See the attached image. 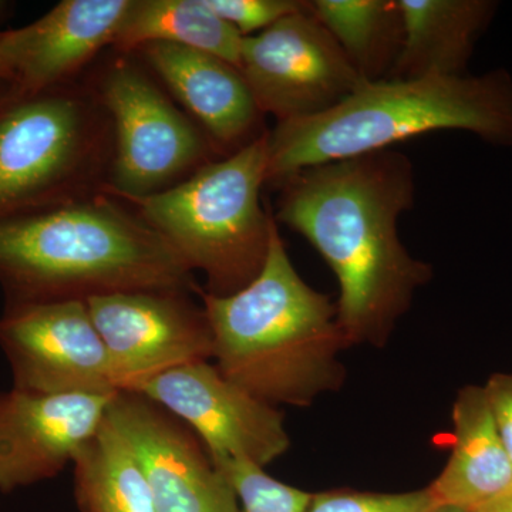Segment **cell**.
Instances as JSON below:
<instances>
[{"label": "cell", "instance_id": "obj_1", "mask_svg": "<svg viewBox=\"0 0 512 512\" xmlns=\"http://www.w3.org/2000/svg\"><path fill=\"white\" fill-rule=\"evenodd\" d=\"M278 188L276 220L311 242L338 279L349 346H383L433 276L399 237L416 194L412 160L389 148L313 165Z\"/></svg>", "mask_w": 512, "mask_h": 512}, {"label": "cell", "instance_id": "obj_2", "mask_svg": "<svg viewBox=\"0 0 512 512\" xmlns=\"http://www.w3.org/2000/svg\"><path fill=\"white\" fill-rule=\"evenodd\" d=\"M0 284L9 303L201 289L180 255L106 192L0 217Z\"/></svg>", "mask_w": 512, "mask_h": 512}, {"label": "cell", "instance_id": "obj_3", "mask_svg": "<svg viewBox=\"0 0 512 512\" xmlns=\"http://www.w3.org/2000/svg\"><path fill=\"white\" fill-rule=\"evenodd\" d=\"M214 342L215 366L271 406L309 407L345 382L349 348L338 306L303 281L278 224L261 274L241 291H198Z\"/></svg>", "mask_w": 512, "mask_h": 512}, {"label": "cell", "instance_id": "obj_4", "mask_svg": "<svg viewBox=\"0 0 512 512\" xmlns=\"http://www.w3.org/2000/svg\"><path fill=\"white\" fill-rule=\"evenodd\" d=\"M436 131H467L512 147L511 74L362 82L333 109L268 131L266 185L279 187L313 165L389 150Z\"/></svg>", "mask_w": 512, "mask_h": 512}, {"label": "cell", "instance_id": "obj_5", "mask_svg": "<svg viewBox=\"0 0 512 512\" xmlns=\"http://www.w3.org/2000/svg\"><path fill=\"white\" fill-rule=\"evenodd\" d=\"M266 163L268 133L170 190L123 202L205 275V292L232 295L261 274L271 245L276 221L261 202Z\"/></svg>", "mask_w": 512, "mask_h": 512}, {"label": "cell", "instance_id": "obj_6", "mask_svg": "<svg viewBox=\"0 0 512 512\" xmlns=\"http://www.w3.org/2000/svg\"><path fill=\"white\" fill-rule=\"evenodd\" d=\"M111 156L110 119L89 83L19 90L0 107V217L103 192Z\"/></svg>", "mask_w": 512, "mask_h": 512}, {"label": "cell", "instance_id": "obj_7", "mask_svg": "<svg viewBox=\"0 0 512 512\" xmlns=\"http://www.w3.org/2000/svg\"><path fill=\"white\" fill-rule=\"evenodd\" d=\"M86 82L113 131V156L103 190L111 197L140 200L170 190L222 158L136 53L113 50Z\"/></svg>", "mask_w": 512, "mask_h": 512}, {"label": "cell", "instance_id": "obj_8", "mask_svg": "<svg viewBox=\"0 0 512 512\" xmlns=\"http://www.w3.org/2000/svg\"><path fill=\"white\" fill-rule=\"evenodd\" d=\"M238 69L259 110L276 123L325 113L365 82L308 2L264 32L242 37Z\"/></svg>", "mask_w": 512, "mask_h": 512}, {"label": "cell", "instance_id": "obj_9", "mask_svg": "<svg viewBox=\"0 0 512 512\" xmlns=\"http://www.w3.org/2000/svg\"><path fill=\"white\" fill-rule=\"evenodd\" d=\"M190 293L131 291L87 299L109 353L119 392L175 367L210 362L214 342L207 315Z\"/></svg>", "mask_w": 512, "mask_h": 512}, {"label": "cell", "instance_id": "obj_10", "mask_svg": "<svg viewBox=\"0 0 512 512\" xmlns=\"http://www.w3.org/2000/svg\"><path fill=\"white\" fill-rule=\"evenodd\" d=\"M0 345L15 389L39 394L119 392L86 301L9 303Z\"/></svg>", "mask_w": 512, "mask_h": 512}, {"label": "cell", "instance_id": "obj_11", "mask_svg": "<svg viewBox=\"0 0 512 512\" xmlns=\"http://www.w3.org/2000/svg\"><path fill=\"white\" fill-rule=\"evenodd\" d=\"M134 392L184 421L214 463L242 458L265 468L291 446L281 410L231 382L210 362L175 367Z\"/></svg>", "mask_w": 512, "mask_h": 512}, {"label": "cell", "instance_id": "obj_12", "mask_svg": "<svg viewBox=\"0 0 512 512\" xmlns=\"http://www.w3.org/2000/svg\"><path fill=\"white\" fill-rule=\"evenodd\" d=\"M106 421L136 458L157 512H239L234 488L197 434L163 406L117 392Z\"/></svg>", "mask_w": 512, "mask_h": 512}, {"label": "cell", "instance_id": "obj_13", "mask_svg": "<svg viewBox=\"0 0 512 512\" xmlns=\"http://www.w3.org/2000/svg\"><path fill=\"white\" fill-rule=\"evenodd\" d=\"M114 394L0 393V491L49 480L99 431Z\"/></svg>", "mask_w": 512, "mask_h": 512}, {"label": "cell", "instance_id": "obj_14", "mask_svg": "<svg viewBox=\"0 0 512 512\" xmlns=\"http://www.w3.org/2000/svg\"><path fill=\"white\" fill-rule=\"evenodd\" d=\"M130 0H63L36 22L0 35L10 83L39 93L79 82L111 49Z\"/></svg>", "mask_w": 512, "mask_h": 512}, {"label": "cell", "instance_id": "obj_15", "mask_svg": "<svg viewBox=\"0 0 512 512\" xmlns=\"http://www.w3.org/2000/svg\"><path fill=\"white\" fill-rule=\"evenodd\" d=\"M134 53L202 128L222 158L268 133L264 113L234 64L171 43H148Z\"/></svg>", "mask_w": 512, "mask_h": 512}, {"label": "cell", "instance_id": "obj_16", "mask_svg": "<svg viewBox=\"0 0 512 512\" xmlns=\"http://www.w3.org/2000/svg\"><path fill=\"white\" fill-rule=\"evenodd\" d=\"M451 456L429 490L437 505L471 512L512 494V463L484 389L467 386L453 406Z\"/></svg>", "mask_w": 512, "mask_h": 512}, {"label": "cell", "instance_id": "obj_17", "mask_svg": "<svg viewBox=\"0 0 512 512\" xmlns=\"http://www.w3.org/2000/svg\"><path fill=\"white\" fill-rule=\"evenodd\" d=\"M403 46L389 79L463 76L478 37L493 19L490 0H397Z\"/></svg>", "mask_w": 512, "mask_h": 512}, {"label": "cell", "instance_id": "obj_18", "mask_svg": "<svg viewBox=\"0 0 512 512\" xmlns=\"http://www.w3.org/2000/svg\"><path fill=\"white\" fill-rule=\"evenodd\" d=\"M148 43H171L239 66L242 36L205 0H130L111 49L134 53Z\"/></svg>", "mask_w": 512, "mask_h": 512}, {"label": "cell", "instance_id": "obj_19", "mask_svg": "<svg viewBox=\"0 0 512 512\" xmlns=\"http://www.w3.org/2000/svg\"><path fill=\"white\" fill-rule=\"evenodd\" d=\"M308 6L365 82L389 79L404 37L397 0H312Z\"/></svg>", "mask_w": 512, "mask_h": 512}, {"label": "cell", "instance_id": "obj_20", "mask_svg": "<svg viewBox=\"0 0 512 512\" xmlns=\"http://www.w3.org/2000/svg\"><path fill=\"white\" fill-rule=\"evenodd\" d=\"M76 497L83 512H157L143 471L104 417L99 431L73 461Z\"/></svg>", "mask_w": 512, "mask_h": 512}, {"label": "cell", "instance_id": "obj_21", "mask_svg": "<svg viewBox=\"0 0 512 512\" xmlns=\"http://www.w3.org/2000/svg\"><path fill=\"white\" fill-rule=\"evenodd\" d=\"M237 494L239 512H308L312 495L275 480L264 468L242 458L218 461Z\"/></svg>", "mask_w": 512, "mask_h": 512}, {"label": "cell", "instance_id": "obj_22", "mask_svg": "<svg viewBox=\"0 0 512 512\" xmlns=\"http://www.w3.org/2000/svg\"><path fill=\"white\" fill-rule=\"evenodd\" d=\"M439 507L429 487L412 493L329 491L313 494L308 512H430Z\"/></svg>", "mask_w": 512, "mask_h": 512}, {"label": "cell", "instance_id": "obj_23", "mask_svg": "<svg viewBox=\"0 0 512 512\" xmlns=\"http://www.w3.org/2000/svg\"><path fill=\"white\" fill-rule=\"evenodd\" d=\"M205 3L242 37L258 35L306 8L302 0H205Z\"/></svg>", "mask_w": 512, "mask_h": 512}, {"label": "cell", "instance_id": "obj_24", "mask_svg": "<svg viewBox=\"0 0 512 512\" xmlns=\"http://www.w3.org/2000/svg\"><path fill=\"white\" fill-rule=\"evenodd\" d=\"M483 389L495 429L512 463V373H494Z\"/></svg>", "mask_w": 512, "mask_h": 512}, {"label": "cell", "instance_id": "obj_25", "mask_svg": "<svg viewBox=\"0 0 512 512\" xmlns=\"http://www.w3.org/2000/svg\"><path fill=\"white\" fill-rule=\"evenodd\" d=\"M471 512H512V494Z\"/></svg>", "mask_w": 512, "mask_h": 512}, {"label": "cell", "instance_id": "obj_26", "mask_svg": "<svg viewBox=\"0 0 512 512\" xmlns=\"http://www.w3.org/2000/svg\"><path fill=\"white\" fill-rule=\"evenodd\" d=\"M18 92L19 89L15 84L0 82V107H2L3 104L8 103V101Z\"/></svg>", "mask_w": 512, "mask_h": 512}, {"label": "cell", "instance_id": "obj_27", "mask_svg": "<svg viewBox=\"0 0 512 512\" xmlns=\"http://www.w3.org/2000/svg\"><path fill=\"white\" fill-rule=\"evenodd\" d=\"M0 35H2V32H0ZM0 82L10 83L8 67H6L5 60H3L2 53H0Z\"/></svg>", "mask_w": 512, "mask_h": 512}, {"label": "cell", "instance_id": "obj_28", "mask_svg": "<svg viewBox=\"0 0 512 512\" xmlns=\"http://www.w3.org/2000/svg\"><path fill=\"white\" fill-rule=\"evenodd\" d=\"M430 512H467L464 510H460V508L456 507H447V505H439V507L434 508L433 511Z\"/></svg>", "mask_w": 512, "mask_h": 512}]
</instances>
